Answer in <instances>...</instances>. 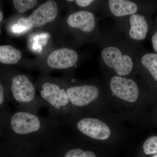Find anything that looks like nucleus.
<instances>
[{
    "label": "nucleus",
    "mask_w": 157,
    "mask_h": 157,
    "mask_svg": "<svg viewBox=\"0 0 157 157\" xmlns=\"http://www.w3.org/2000/svg\"><path fill=\"white\" fill-rule=\"evenodd\" d=\"M142 64L150 72L152 77L157 82V54H146L141 59Z\"/></svg>",
    "instance_id": "2eb2a0df"
},
{
    "label": "nucleus",
    "mask_w": 157,
    "mask_h": 157,
    "mask_svg": "<svg viewBox=\"0 0 157 157\" xmlns=\"http://www.w3.org/2000/svg\"><path fill=\"white\" fill-rule=\"evenodd\" d=\"M143 157H157V154H156L148 156H144Z\"/></svg>",
    "instance_id": "4be33fe9"
},
{
    "label": "nucleus",
    "mask_w": 157,
    "mask_h": 157,
    "mask_svg": "<svg viewBox=\"0 0 157 157\" xmlns=\"http://www.w3.org/2000/svg\"><path fill=\"white\" fill-rule=\"evenodd\" d=\"M109 6L113 14L117 17L132 15L137 10L136 4L126 0H110L109 1Z\"/></svg>",
    "instance_id": "f8f14e48"
},
{
    "label": "nucleus",
    "mask_w": 157,
    "mask_h": 157,
    "mask_svg": "<svg viewBox=\"0 0 157 157\" xmlns=\"http://www.w3.org/2000/svg\"><path fill=\"white\" fill-rule=\"evenodd\" d=\"M110 112L90 113L74 111L60 119L62 127L70 129L82 140L104 149L121 143L124 136L119 118Z\"/></svg>",
    "instance_id": "f03ea898"
},
{
    "label": "nucleus",
    "mask_w": 157,
    "mask_h": 157,
    "mask_svg": "<svg viewBox=\"0 0 157 157\" xmlns=\"http://www.w3.org/2000/svg\"><path fill=\"white\" fill-rule=\"evenodd\" d=\"M35 84L43 107L48 109L49 114L60 119L70 115L72 106L62 78L43 73Z\"/></svg>",
    "instance_id": "20e7f679"
},
{
    "label": "nucleus",
    "mask_w": 157,
    "mask_h": 157,
    "mask_svg": "<svg viewBox=\"0 0 157 157\" xmlns=\"http://www.w3.org/2000/svg\"><path fill=\"white\" fill-rule=\"evenodd\" d=\"M94 2V1H93V0H76L75 1V2L78 7L81 8H86Z\"/></svg>",
    "instance_id": "6ab92c4d"
},
{
    "label": "nucleus",
    "mask_w": 157,
    "mask_h": 157,
    "mask_svg": "<svg viewBox=\"0 0 157 157\" xmlns=\"http://www.w3.org/2000/svg\"><path fill=\"white\" fill-rule=\"evenodd\" d=\"M152 43L154 49L157 52V32L152 37Z\"/></svg>",
    "instance_id": "aec40b11"
},
{
    "label": "nucleus",
    "mask_w": 157,
    "mask_h": 157,
    "mask_svg": "<svg viewBox=\"0 0 157 157\" xmlns=\"http://www.w3.org/2000/svg\"><path fill=\"white\" fill-rule=\"evenodd\" d=\"M109 88L113 95L121 101L115 108L118 113L127 121L143 122L147 113L138 105L139 89L136 82L131 78L114 76L109 81Z\"/></svg>",
    "instance_id": "39448f33"
},
{
    "label": "nucleus",
    "mask_w": 157,
    "mask_h": 157,
    "mask_svg": "<svg viewBox=\"0 0 157 157\" xmlns=\"http://www.w3.org/2000/svg\"><path fill=\"white\" fill-rule=\"evenodd\" d=\"M61 127L60 118L49 114L42 117L16 110L0 114L1 139L33 149L43 145Z\"/></svg>",
    "instance_id": "f257e3e1"
},
{
    "label": "nucleus",
    "mask_w": 157,
    "mask_h": 157,
    "mask_svg": "<svg viewBox=\"0 0 157 157\" xmlns=\"http://www.w3.org/2000/svg\"><path fill=\"white\" fill-rule=\"evenodd\" d=\"M11 102L9 91L2 79L0 80V114L11 111L9 107Z\"/></svg>",
    "instance_id": "dca6fc26"
},
{
    "label": "nucleus",
    "mask_w": 157,
    "mask_h": 157,
    "mask_svg": "<svg viewBox=\"0 0 157 157\" xmlns=\"http://www.w3.org/2000/svg\"><path fill=\"white\" fill-rule=\"evenodd\" d=\"M141 152L143 157L157 154V134L149 136L144 140L141 146Z\"/></svg>",
    "instance_id": "4468645a"
},
{
    "label": "nucleus",
    "mask_w": 157,
    "mask_h": 157,
    "mask_svg": "<svg viewBox=\"0 0 157 157\" xmlns=\"http://www.w3.org/2000/svg\"><path fill=\"white\" fill-rule=\"evenodd\" d=\"M144 124L151 128H157V105H155L147 117Z\"/></svg>",
    "instance_id": "a211bd4d"
},
{
    "label": "nucleus",
    "mask_w": 157,
    "mask_h": 157,
    "mask_svg": "<svg viewBox=\"0 0 157 157\" xmlns=\"http://www.w3.org/2000/svg\"><path fill=\"white\" fill-rule=\"evenodd\" d=\"M3 19V12L2 11H0V22L2 23Z\"/></svg>",
    "instance_id": "412c9836"
},
{
    "label": "nucleus",
    "mask_w": 157,
    "mask_h": 157,
    "mask_svg": "<svg viewBox=\"0 0 157 157\" xmlns=\"http://www.w3.org/2000/svg\"><path fill=\"white\" fill-rule=\"evenodd\" d=\"M78 55L76 50L69 47H61L54 49L42 59L41 65L45 68L43 71L68 70L78 61Z\"/></svg>",
    "instance_id": "0eeeda50"
},
{
    "label": "nucleus",
    "mask_w": 157,
    "mask_h": 157,
    "mask_svg": "<svg viewBox=\"0 0 157 157\" xmlns=\"http://www.w3.org/2000/svg\"><path fill=\"white\" fill-rule=\"evenodd\" d=\"M59 14L58 3L53 0L46 1L34 10L28 17V25L35 28L43 27L57 18Z\"/></svg>",
    "instance_id": "6e6552de"
},
{
    "label": "nucleus",
    "mask_w": 157,
    "mask_h": 157,
    "mask_svg": "<svg viewBox=\"0 0 157 157\" xmlns=\"http://www.w3.org/2000/svg\"><path fill=\"white\" fill-rule=\"evenodd\" d=\"M36 0H13L12 4L14 9L19 13H24L36 6Z\"/></svg>",
    "instance_id": "f3484780"
},
{
    "label": "nucleus",
    "mask_w": 157,
    "mask_h": 157,
    "mask_svg": "<svg viewBox=\"0 0 157 157\" xmlns=\"http://www.w3.org/2000/svg\"><path fill=\"white\" fill-rule=\"evenodd\" d=\"M1 78L6 83L10 101L16 110L38 114L43 104L36 84L27 75L15 70L2 71Z\"/></svg>",
    "instance_id": "7ed1b4c3"
},
{
    "label": "nucleus",
    "mask_w": 157,
    "mask_h": 157,
    "mask_svg": "<svg viewBox=\"0 0 157 157\" xmlns=\"http://www.w3.org/2000/svg\"><path fill=\"white\" fill-rule=\"evenodd\" d=\"M22 58L20 50L10 45L0 46V63L4 65H15L18 63Z\"/></svg>",
    "instance_id": "ddd939ff"
},
{
    "label": "nucleus",
    "mask_w": 157,
    "mask_h": 157,
    "mask_svg": "<svg viewBox=\"0 0 157 157\" xmlns=\"http://www.w3.org/2000/svg\"><path fill=\"white\" fill-rule=\"evenodd\" d=\"M131 28L129 35L132 39L142 40L145 39L148 31V25L143 15L132 14L130 18Z\"/></svg>",
    "instance_id": "9b49d317"
},
{
    "label": "nucleus",
    "mask_w": 157,
    "mask_h": 157,
    "mask_svg": "<svg viewBox=\"0 0 157 157\" xmlns=\"http://www.w3.org/2000/svg\"><path fill=\"white\" fill-rule=\"evenodd\" d=\"M62 78L72 106L71 112H109L110 107L105 106L101 101L100 90L97 86L80 83L69 77Z\"/></svg>",
    "instance_id": "423d86ee"
},
{
    "label": "nucleus",
    "mask_w": 157,
    "mask_h": 157,
    "mask_svg": "<svg viewBox=\"0 0 157 157\" xmlns=\"http://www.w3.org/2000/svg\"><path fill=\"white\" fill-rule=\"evenodd\" d=\"M63 26L67 33L77 30L89 33L95 28V18L94 14L90 11H75L66 16L63 21Z\"/></svg>",
    "instance_id": "9d476101"
},
{
    "label": "nucleus",
    "mask_w": 157,
    "mask_h": 157,
    "mask_svg": "<svg viewBox=\"0 0 157 157\" xmlns=\"http://www.w3.org/2000/svg\"><path fill=\"white\" fill-rule=\"evenodd\" d=\"M101 56L105 63L113 68L119 76H126L132 72L133 68L132 59L127 55H123L117 48L107 47L102 51Z\"/></svg>",
    "instance_id": "1a4fd4ad"
}]
</instances>
